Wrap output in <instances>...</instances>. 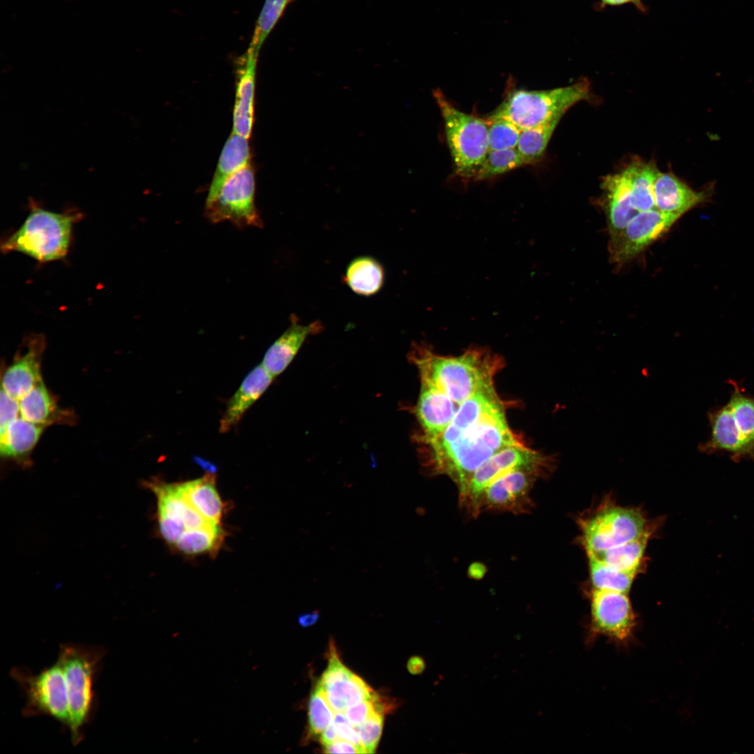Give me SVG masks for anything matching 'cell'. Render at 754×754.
Here are the masks:
<instances>
[{"mask_svg":"<svg viewBox=\"0 0 754 754\" xmlns=\"http://www.w3.org/2000/svg\"><path fill=\"white\" fill-rule=\"evenodd\" d=\"M516 445L524 444L509 427L503 404L465 430L445 449L423 457L424 465L431 474L449 478L459 490L485 461L501 450Z\"/></svg>","mask_w":754,"mask_h":754,"instance_id":"cell-1","label":"cell"},{"mask_svg":"<svg viewBox=\"0 0 754 754\" xmlns=\"http://www.w3.org/2000/svg\"><path fill=\"white\" fill-rule=\"evenodd\" d=\"M410 358L422 383L433 386L458 405L493 383L503 360L485 348H470L459 356H442L424 345H415Z\"/></svg>","mask_w":754,"mask_h":754,"instance_id":"cell-2","label":"cell"},{"mask_svg":"<svg viewBox=\"0 0 754 754\" xmlns=\"http://www.w3.org/2000/svg\"><path fill=\"white\" fill-rule=\"evenodd\" d=\"M82 218L80 212H54L31 200L29 213L22 226L1 240V251L20 252L39 263L62 259L69 251L73 226Z\"/></svg>","mask_w":754,"mask_h":754,"instance_id":"cell-3","label":"cell"},{"mask_svg":"<svg viewBox=\"0 0 754 754\" xmlns=\"http://www.w3.org/2000/svg\"><path fill=\"white\" fill-rule=\"evenodd\" d=\"M105 650L100 646L66 643L61 644L58 660L61 665L67 688L72 744L83 739V730L95 706L93 689L95 676Z\"/></svg>","mask_w":754,"mask_h":754,"instance_id":"cell-4","label":"cell"},{"mask_svg":"<svg viewBox=\"0 0 754 754\" xmlns=\"http://www.w3.org/2000/svg\"><path fill=\"white\" fill-rule=\"evenodd\" d=\"M727 403L710 411L708 420L709 438L700 444L702 452H726L737 461L754 459V397L746 395L737 383Z\"/></svg>","mask_w":754,"mask_h":754,"instance_id":"cell-5","label":"cell"},{"mask_svg":"<svg viewBox=\"0 0 754 754\" xmlns=\"http://www.w3.org/2000/svg\"><path fill=\"white\" fill-rule=\"evenodd\" d=\"M433 96L443 119L455 172L461 177L474 179L489 152V122L455 108L441 89H434Z\"/></svg>","mask_w":754,"mask_h":754,"instance_id":"cell-6","label":"cell"},{"mask_svg":"<svg viewBox=\"0 0 754 754\" xmlns=\"http://www.w3.org/2000/svg\"><path fill=\"white\" fill-rule=\"evenodd\" d=\"M590 98V84L586 79L552 89H514L491 115L508 119L524 129L563 117L573 105Z\"/></svg>","mask_w":754,"mask_h":754,"instance_id":"cell-7","label":"cell"},{"mask_svg":"<svg viewBox=\"0 0 754 754\" xmlns=\"http://www.w3.org/2000/svg\"><path fill=\"white\" fill-rule=\"evenodd\" d=\"M577 521L579 542L586 554L630 541L640 535L650 524L641 509L621 506L609 499Z\"/></svg>","mask_w":754,"mask_h":754,"instance_id":"cell-8","label":"cell"},{"mask_svg":"<svg viewBox=\"0 0 754 754\" xmlns=\"http://www.w3.org/2000/svg\"><path fill=\"white\" fill-rule=\"evenodd\" d=\"M554 466V458L524 445L506 447L485 461L472 474L466 485L458 490L459 506L465 514L475 519L482 514V496L491 482L519 468L535 469L548 476Z\"/></svg>","mask_w":754,"mask_h":754,"instance_id":"cell-9","label":"cell"},{"mask_svg":"<svg viewBox=\"0 0 754 754\" xmlns=\"http://www.w3.org/2000/svg\"><path fill=\"white\" fill-rule=\"evenodd\" d=\"M10 677L26 695L22 709L25 717L49 716L68 727L70 712L66 680L61 663L57 661L37 674L23 667H15Z\"/></svg>","mask_w":754,"mask_h":754,"instance_id":"cell-10","label":"cell"},{"mask_svg":"<svg viewBox=\"0 0 754 754\" xmlns=\"http://www.w3.org/2000/svg\"><path fill=\"white\" fill-rule=\"evenodd\" d=\"M255 192L254 171L250 164L232 175L214 198L205 201V216L212 223L229 221L239 228H261Z\"/></svg>","mask_w":754,"mask_h":754,"instance_id":"cell-11","label":"cell"},{"mask_svg":"<svg viewBox=\"0 0 754 754\" xmlns=\"http://www.w3.org/2000/svg\"><path fill=\"white\" fill-rule=\"evenodd\" d=\"M628 594L591 589L589 624L591 637L603 636L619 644L631 640L637 617Z\"/></svg>","mask_w":754,"mask_h":754,"instance_id":"cell-12","label":"cell"},{"mask_svg":"<svg viewBox=\"0 0 754 754\" xmlns=\"http://www.w3.org/2000/svg\"><path fill=\"white\" fill-rule=\"evenodd\" d=\"M142 486L156 497L157 530L169 545L173 546L186 530L211 524L184 498L177 483L152 478L143 481Z\"/></svg>","mask_w":754,"mask_h":754,"instance_id":"cell-13","label":"cell"},{"mask_svg":"<svg viewBox=\"0 0 754 754\" xmlns=\"http://www.w3.org/2000/svg\"><path fill=\"white\" fill-rule=\"evenodd\" d=\"M547 477L531 468L512 471L491 482L484 491L481 512H509L530 514L535 508L531 490L539 478Z\"/></svg>","mask_w":754,"mask_h":754,"instance_id":"cell-14","label":"cell"},{"mask_svg":"<svg viewBox=\"0 0 754 754\" xmlns=\"http://www.w3.org/2000/svg\"><path fill=\"white\" fill-rule=\"evenodd\" d=\"M679 219L656 209L639 212L610 239L611 258L616 263L630 260L664 235Z\"/></svg>","mask_w":754,"mask_h":754,"instance_id":"cell-15","label":"cell"},{"mask_svg":"<svg viewBox=\"0 0 754 754\" xmlns=\"http://www.w3.org/2000/svg\"><path fill=\"white\" fill-rule=\"evenodd\" d=\"M503 404L496 392L494 383L480 389L459 405L452 420L440 435L429 439H418L423 446V457L445 449L465 430Z\"/></svg>","mask_w":754,"mask_h":754,"instance_id":"cell-16","label":"cell"},{"mask_svg":"<svg viewBox=\"0 0 754 754\" xmlns=\"http://www.w3.org/2000/svg\"><path fill=\"white\" fill-rule=\"evenodd\" d=\"M24 350L19 353L6 368L1 377V388L20 400L42 380L41 360L45 348L44 336L34 334L24 341Z\"/></svg>","mask_w":754,"mask_h":754,"instance_id":"cell-17","label":"cell"},{"mask_svg":"<svg viewBox=\"0 0 754 754\" xmlns=\"http://www.w3.org/2000/svg\"><path fill=\"white\" fill-rule=\"evenodd\" d=\"M259 50L249 46L239 58L235 75V97L232 114V132L249 139L254 119V96L256 65Z\"/></svg>","mask_w":754,"mask_h":754,"instance_id":"cell-18","label":"cell"},{"mask_svg":"<svg viewBox=\"0 0 754 754\" xmlns=\"http://www.w3.org/2000/svg\"><path fill=\"white\" fill-rule=\"evenodd\" d=\"M459 405L437 388L421 383L415 413L422 433L418 439L440 435L452 420Z\"/></svg>","mask_w":754,"mask_h":754,"instance_id":"cell-19","label":"cell"},{"mask_svg":"<svg viewBox=\"0 0 754 754\" xmlns=\"http://www.w3.org/2000/svg\"><path fill=\"white\" fill-rule=\"evenodd\" d=\"M323 330L320 321L303 325L300 323L297 316L292 314L290 325L267 349L261 364L272 376H277L292 362L306 339Z\"/></svg>","mask_w":754,"mask_h":754,"instance_id":"cell-20","label":"cell"},{"mask_svg":"<svg viewBox=\"0 0 754 754\" xmlns=\"http://www.w3.org/2000/svg\"><path fill=\"white\" fill-rule=\"evenodd\" d=\"M711 189L696 191L672 172H659L653 186L655 205L658 211L680 218L710 196Z\"/></svg>","mask_w":754,"mask_h":754,"instance_id":"cell-21","label":"cell"},{"mask_svg":"<svg viewBox=\"0 0 754 754\" xmlns=\"http://www.w3.org/2000/svg\"><path fill=\"white\" fill-rule=\"evenodd\" d=\"M272 376L262 364L255 367L229 399L220 420L219 431L226 433L236 426L247 410L272 383Z\"/></svg>","mask_w":754,"mask_h":754,"instance_id":"cell-22","label":"cell"},{"mask_svg":"<svg viewBox=\"0 0 754 754\" xmlns=\"http://www.w3.org/2000/svg\"><path fill=\"white\" fill-rule=\"evenodd\" d=\"M45 428L21 416L12 421L0 434L1 458L22 467L31 466V454Z\"/></svg>","mask_w":754,"mask_h":754,"instance_id":"cell-23","label":"cell"},{"mask_svg":"<svg viewBox=\"0 0 754 754\" xmlns=\"http://www.w3.org/2000/svg\"><path fill=\"white\" fill-rule=\"evenodd\" d=\"M20 416L33 423L47 427L72 424L74 413L59 406L43 379L19 400Z\"/></svg>","mask_w":754,"mask_h":754,"instance_id":"cell-24","label":"cell"},{"mask_svg":"<svg viewBox=\"0 0 754 754\" xmlns=\"http://www.w3.org/2000/svg\"><path fill=\"white\" fill-rule=\"evenodd\" d=\"M605 192L610 239L616 237L639 212L633 206L628 184L621 172L605 177Z\"/></svg>","mask_w":754,"mask_h":754,"instance_id":"cell-25","label":"cell"},{"mask_svg":"<svg viewBox=\"0 0 754 754\" xmlns=\"http://www.w3.org/2000/svg\"><path fill=\"white\" fill-rule=\"evenodd\" d=\"M188 503L209 523L220 525L224 503L216 487V475L207 473L203 477L177 483Z\"/></svg>","mask_w":754,"mask_h":754,"instance_id":"cell-26","label":"cell"},{"mask_svg":"<svg viewBox=\"0 0 754 754\" xmlns=\"http://www.w3.org/2000/svg\"><path fill=\"white\" fill-rule=\"evenodd\" d=\"M659 526L658 522H652L638 537L615 547L586 556L592 555L604 563L620 570L640 573L642 569L649 542L654 536Z\"/></svg>","mask_w":754,"mask_h":754,"instance_id":"cell-27","label":"cell"},{"mask_svg":"<svg viewBox=\"0 0 754 754\" xmlns=\"http://www.w3.org/2000/svg\"><path fill=\"white\" fill-rule=\"evenodd\" d=\"M251 159L249 139L232 131L220 154L206 200L214 198L232 175L250 165Z\"/></svg>","mask_w":754,"mask_h":754,"instance_id":"cell-28","label":"cell"},{"mask_svg":"<svg viewBox=\"0 0 754 754\" xmlns=\"http://www.w3.org/2000/svg\"><path fill=\"white\" fill-rule=\"evenodd\" d=\"M659 172L655 162L640 159L630 161L621 171L630 191L633 206L637 211L656 209L653 186Z\"/></svg>","mask_w":754,"mask_h":754,"instance_id":"cell-29","label":"cell"},{"mask_svg":"<svg viewBox=\"0 0 754 754\" xmlns=\"http://www.w3.org/2000/svg\"><path fill=\"white\" fill-rule=\"evenodd\" d=\"M343 280L353 292L369 297L381 290L385 282V270L375 258L359 256L348 265Z\"/></svg>","mask_w":754,"mask_h":754,"instance_id":"cell-30","label":"cell"},{"mask_svg":"<svg viewBox=\"0 0 754 754\" xmlns=\"http://www.w3.org/2000/svg\"><path fill=\"white\" fill-rule=\"evenodd\" d=\"M323 689L327 700L336 712H344L348 707L364 700L374 699L378 695L355 674L349 679L333 683Z\"/></svg>","mask_w":754,"mask_h":754,"instance_id":"cell-31","label":"cell"},{"mask_svg":"<svg viewBox=\"0 0 754 754\" xmlns=\"http://www.w3.org/2000/svg\"><path fill=\"white\" fill-rule=\"evenodd\" d=\"M561 118L562 117H556L540 124L522 130L516 148L526 165L533 164L541 160Z\"/></svg>","mask_w":754,"mask_h":754,"instance_id":"cell-32","label":"cell"},{"mask_svg":"<svg viewBox=\"0 0 754 754\" xmlns=\"http://www.w3.org/2000/svg\"><path fill=\"white\" fill-rule=\"evenodd\" d=\"M223 531L220 525L209 524L202 527L186 530L174 545L186 555L214 553L223 540Z\"/></svg>","mask_w":754,"mask_h":754,"instance_id":"cell-33","label":"cell"},{"mask_svg":"<svg viewBox=\"0 0 754 754\" xmlns=\"http://www.w3.org/2000/svg\"><path fill=\"white\" fill-rule=\"evenodd\" d=\"M592 589L628 593L639 573L620 570L587 555Z\"/></svg>","mask_w":754,"mask_h":754,"instance_id":"cell-34","label":"cell"},{"mask_svg":"<svg viewBox=\"0 0 754 754\" xmlns=\"http://www.w3.org/2000/svg\"><path fill=\"white\" fill-rule=\"evenodd\" d=\"M526 165L517 148L489 151L474 180L482 181Z\"/></svg>","mask_w":754,"mask_h":754,"instance_id":"cell-35","label":"cell"},{"mask_svg":"<svg viewBox=\"0 0 754 754\" xmlns=\"http://www.w3.org/2000/svg\"><path fill=\"white\" fill-rule=\"evenodd\" d=\"M487 119L489 151L517 147L522 129L503 117L491 115Z\"/></svg>","mask_w":754,"mask_h":754,"instance_id":"cell-36","label":"cell"},{"mask_svg":"<svg viewBox=\"0 0 754 754\" xmlns=\"http://www.w3.org/2000/svg\"><path fill=\"white\" fill-rule=\"evenodd\" d=\"M333 711L318 681L311 694L308 707L309 730L312 736L320 735L333 722Z\"/></svg>","mask_w":754,"mask_h":754,"instance_id":"cell-37","label":"cell"},{"mask_svg":"<svg viewBox=\"0 0 754 754\" xmlns=\"http://www.w3.org/2000/svg\"><path fill=\"white\" fill-rule=\"evenodd\" d=\"M290 0H265L257 20L251 45L260 50Z\"/></svg>","mask_w":754,"mask_h":754,"instance_id":"cell-38","label":"cell"},{"mask_svg":"<svg viewBox=\"0 0 754 754\" xmlns=\"http://www.w3.org/2000/svg\"><path fill=\"white\" fill-rule=\"evenodd\" d=\"M384 721V713L376 712L355 727L366 753H374L378 744Z\"/></svg>","mask_w":754,"mask_h":754,"instance_id":"cell-39","label":"cell"},{"mask_svg":"<svg viewBox=\"0 0 754 754\" xmlns=\"http://www.w3.org/2000/svg\"><path fill=\"white\" fill-rule=\"evenodd\" d=\"M391 709L390 704L383 702L378 695L371 700H364L353 705L344 711L349 722L357 727L362 724L376 712L384 713Z\"/></svg>","mask_w":754,"mask_h":754,"instance_id":"cell-40","label":"cell"},{"mask_svg":"<svg viewBox=\"0 0 754 754\" xmlns=\"http://www.w3.org/2000/svg\"><path fill=\"white\" fill-rule=\"evenodd\" d=\"M354 673L340 660L333 642H330L328 666L318 681L325 688L333 683L350 679Z\"/></svg>","mask_w":754,"mask_h":754,"instance_id":"cell-41","label":"cell"},{"mask_svg":"<svg viewBox=\"0 0 754 754\" xmlns=\"http://www.w3.org/2000/svg\"><path fill=\"white\" fill-rule=\"evenodd\" d=\"M20 416L19 400L10 396L3 388L0 394V434L14 420Z\"/></svg>","mask_w":754,"mask_h":754,"instance_id":"cell-42","label":"cell"},{"mask_svg":"<svg viewBox=\"0 0 754 754\" xmlns=\"http://www.w3.org/2000/svg\"><path fill=\"white\" fill-rule=\"evenodd\" d=\"M332 723L339 738L355 744L362 753H366L355 727L349 722L343 712H336Z\"/></svg>","mask_w":754,"mask_h":754,"instance_id":"cell-43","label":"cell"},{"mask_svg":"<svg viewBox=\"0 0 754 754\" xmlns=\"http://www.w3.org/2000/svg\"><path fill=\"white\" fill-rule=\"evenodd\" d=\"M323 748L326 753H362L360 748L355 744L343 739L335 740L325 744Z\"/></svg>","mask_w":754,"mask_h":754,"instance_id":"cell-44","label":"cell"},{"mask_svg":"<svg viewBox=\"0 0 754 754\" xmlns=\"http://www.w3.org/2000/svg\"><path fill=\"white\" fill-rule=\"evenodd\" d=\"M426 668V663L424 658L420 656H413L411 657L407 662V670L413 675L421 674Z\"/></svg>","mask_w":754,"mask_h":754,"instance_id":"cell-45","label":"cell"},{"mask_svg":"<svg viewBox=\"0 0 754 754\" xmlns=\"http://www.w3.org/2000/svg\"><path fill=\"white\" fill-rule=\"evenodd\" d=\"M320 616L318 611L302 614L297 618L298 623L302 627H308L315 624Z\"/></svg>","mask_w":754,"mask_h":754,"instance_id":"cell-46","label":"cell"},{"mask_svg":"<svg viewBox=\"0 0 754 754\" xmlns=\"http://www.w3.org/2000/svg\"><path fill=\"white\" fill-rule=\"evenodd\" d=\"M339 737L333 723H332L320 734V741L324 746L333 742Z\"/></svg>","mask_w":754,"mask_h":754,"instance_id":"cell-47","label":"cell"},{"mask_svg":"<svg viewBox=\"0 0 754 754\" xmlns=\"http://www.w3.org/2000/svg\"><path fill=\"white\" fill-rule=\"evenodd\" d=\"M603 4L609 6H619L626 3L631 2L637 6L638 8H642L640 0H601Z\"/></svg>","mask_w":754,"mask_h":754,"instance_id":"cell-48","label":"cell"}]
</instances>
